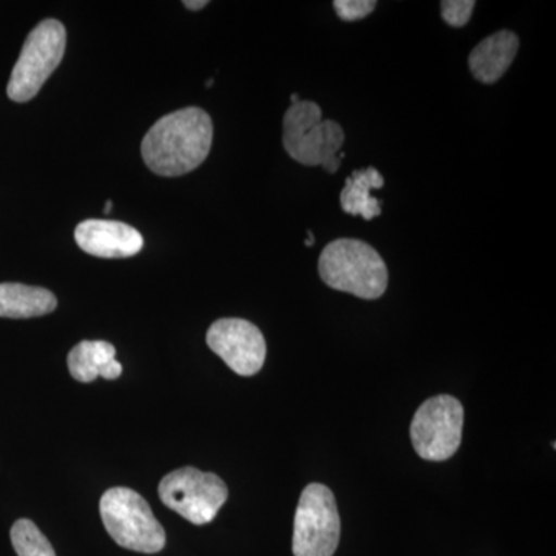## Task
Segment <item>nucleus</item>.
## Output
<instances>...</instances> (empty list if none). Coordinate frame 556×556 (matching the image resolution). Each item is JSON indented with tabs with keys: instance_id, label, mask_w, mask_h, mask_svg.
<instances>
[{
	"instance_id": "obj_16",
	"label": "nucleus",
	"mask_w": 556,
	"mask_h": 556,
	"mask_svg": "<svg viewBox=\"0 0 556 556\" xmlns=\"http://www.w3.org/2000/svg\"><path fill=\"white\" fill-rule=\"evenodd\" d=\"M477 2L473 0H444L441 2L442 20L452 27L460 28L468 24Z\"/></svg>"
},
{
	"instance_id": "obj_6",
	"label": "nucleus",
	"mask_w": 556,
	"mask_h": 556,
	"mask_svg": "<svg viewBox=\"0 0 556 556\" xmlns=\"http://www.w3.org/2000/svg\"><path fill=\"white\" fill-rule=\"evenodd\" d=\"M340 541L336 497L324 484H309L300 496L294 518V556H332Z\"/></svg>"
},
{
	"instance_id": "obj_14",
	"label": "nucleus",
	"mask_w": 556,
	"mask_h": 556,
	"mask_svg": "<svg viewBox=\"0 0 556 556\" xmlns=\"http://www.w3.org/2000/svg\"><path fill=\"white\" fill-rule=\"evenodd\" d=\"M386 179L375 167L353 172L346 178L345 188L340 192V206L348 215L369 219L379 217L382 214V201L371 195L372 189H382Z\"/></svg>"
},
{
	"instance_id": "obj_19",
	"label": "nucleus",
	"mask_w": 556,
	"mask_h": 556,
	"mask_svg": "<svg viewBox=\"0 0 556 556\" xmlns=\"http://www.w3.org/2000/svg\"><path fill=\"white\" fill-rule=\"evenodd\" d=\"M314 241H316V240H314V233L311 232V230H308V239H306V241H305L306 247H308V248L313 247Z\"/></svg>"
},
{
	"instance_id": "obj_18",
	"label": "nucleus",
	"mask_w": 556,
	"mask_h": 556,
	"mask_svg": "<svg viewBox=\"0 0 556 556\" xmlns=\"http://www.w3.org/2000/svg\"><path fill=\"white\" fill-rule=\"evenodd\" d=\"M182 5L190 11H200L207 7L208 2L207 0H186V2H182Z\"/></svg>"
},
{
	"instance_id": "obj_20",
	"label": "nucleus",
	"mask_w": 556,
	"mask_h": 556,
	"mask_svg": "<svg viewBox=\"0 0 556 556\" xmlns=\"http://www.w3.org/2000/svg\"><path fill=\"white\" fill-rule=\"evenodd\" d=\"M112 206H113V203L112 201H108V203H105V207H104V212L105 214H109L110 211H112Z\"/></svg>"
},
{
	"instance_id": "obj_2",
	"label": "nucleus",
	"mask_w": 556,
	"mask_h": 556,
	"mask_svg": "<svg viewBox=\"0 0 556 556\" xmlns=\"http://www.w3.org/2000/svg\"><path fill=\"white\" fill-rule=\"evenodd\" d=\"M318 274L329 288L358 299L382 298L388 287L386 262L375 248L361 240L331 241L318 258Z\"/></svg>"
},
{
	"instance_id": "obj_17",
	"label": "nucleus",
	"mask_w": 556,
	"mask_h": 556,
	"mask_svg": "<svg viewBox=\"0 0 556 556\" xmlns=\"http://www.w3.org/2000/svg\"><path fill=\"white\" fill-rule=\"evenodd\" d=\"M332 5H334L340 20L354 22L369 16L376 10L378 3L375 0H336Z\"/></svg>"
},
{
	"instance_id": "obj_8",
	"label": "nucleus",
	"mask_w": 556,
	"mask_h": 556,
	"mask_svg": "<svg viewBox=\"0 0 556 556\" xmlns=\"http://www.w3.org/2000/svg\"><path fill=\"white\" fill-rule=\"evenodd\" d=\"M463 428L464 408L456 397L441 394L428 399L413 417V447L422 459H448L459 448Z\"/></svg>"
},
{
	"instance_id": "obj_7",
	"label": "nucleus",
	"mask_w": 556,
	"mask_h": 556,
	"mask_svg": "<svg viewBox=\"0 0 556 556\" xmlns=\"http://www.w3.org/2000/svg\"><path fill=\"white\" fill-rule=\"evenodd\" d=\"M159 493L164 506L195 526L214 521L229 496L222 478L193 467L179 468L164 477Z\"/></svg>"
},
{
	"instance_id": "obj_21",
	"label": "nucleus",
	"mask_w": 556,
	"mask_h": 556,
	"mask_svg": "<svg viewBox=\"0 0 556 556\" xmlns=\"http://www.w3.org/2000/svg\"><path fill=\"white\" fill-rule=\"evenodd\" d=\"M299 101V94H291V104H298Z\"/></svg>"
},
{
	"instance_id": "obj_13",
	"label": "nucleus",
	"mask_w": 556,
	"mask_h": 556,
	"mask_svg": "<svg viewBox=\"0 0 556 556\" xmlns=\"http://www.w3.org/2000/svg\"><path fill=\"white\" fill-rule=\"evenodd\" d=\"M58 300L49 289L22 283H0V317L31 318L56 309Z\"/></svg>"
},
{
	"instance_id": "obj_12",
	"label": "nucleus",
	"mask_w": 556,
	"mask_h": 556,
	"mask_svg": "<svg viewBox=\"0 0 556 556\" xmlns=\"http://www.w3.org/2000/svg\"><path fill=\"white\" fill-rule=\"evenodd\" d=\"M67 362L70 375L78 382H93L100 376L113 380L123 375L115 346L104 340H84L70 351Z\"/></svg>"
},
{
	"instance_id": "obj_10",
	"label": "nucleus",
	"mask_w": 556,
	"mask_h": 556,
	"mask_svg": "<svg viewBox=\"0 0 556 556\" xmlns=\"http://www.w3.org/2000/svg\"><path fill=\"white\" fill-rule=\"evenodd\" d=\"M75 240L87 254L101 258H127L144 247L139 230L112 219H86L75 229Z\"/></svg>"
},
{
	"instance_id": "obj_9",
	"label": "nucleus",
	"mask_w": 556,
	"mask_h": 556,
	"mask_svg": "<svg viewBox=\"0 0 556 556\" xmlns=\"http://www.w3.org/2000/svg\"><path fill=\"white\" fill-rule=\"evenodd\" d=\"M207 345L237 375H257L266 361L262 331L244 318H219L208 328Z\"/></svg>"
},
{
	"instance_id": "obj_1",
	"label": "nucleus",
	"mask_w": 556,
	"mask_h": 556,
	"mask_svg": "<svg viewBox=\"0 0 556 556\" xmlns=\"http://www.w3.org/2000/svg\"><path fill=\"white\" fill-rule=\"evenodd\" d=\"M214 139L211 116L200 108H186L163 116L142 139L146 166L161 177H179L206 161Z\"/></svg>"
},
{
	"instance_id": "obj_4",
	"label": "nucleus",
	"mask_w": 556,
	"mask_h": 556,
	"mask_svg": "<svg viewBox=\"0 0 556 556\" xmlns=\"http://www.w3.org/2000/svg\"><path fill=\"white\" fill-rule=\"evenodd\" d=\"M102 522L118 546L141 554H159L166 546V532L148 501L126 486L110 489L101 497Z\"/></svg>"
},
{
	"instance_id": "obj_3",
	"label": "nucleus",
	"mask_w": 556,
	"mask_h": 556,
	"mask_svg": "<svg viewBox=\"0 0 556 556\" xmlns=\"http://www.w3.org/2000/svg\"><path fill=\"white\" fill-rule=\"evenodd\" d=\"M345 131L336 121L324 119L320 105L313 101L291 104L283 118V146L288 155L303 166L324 167L336 174L343 160L339 152Z\"/></svg>"
},
{
	"instance_id": "obj_15",
	"label": "nucleus",
	"mask_w": 556,
	"mask_h": 556,
	"mask_svg": "<svg viewBox=\"0 0 556 556\" xmlns=\"http://www.w3.org/2000/svg\"><path fill=\"white\" fill-rule=\"evenodd\" d=\"M11 543L20 556H56L50 541L30 519H20L11 527Z\"/></svg>"
},
{
	"instance_id": "obj_5",
	"label": "nucleus",
	"mask_w": 556,
	"mask_h": 556,
	"mask_svg": "<svg viewBox=\"0 0 556 556\" xmlns=\"http://www.w3.org/2000/svg\"><path fill=\"white\" fill-rule=\"evenodd\" d=\"M67 43V31L56 20L40 22L22 47L7 94L11 101L28 102L39 93L47 79L60 67Z\"/></svg>"
},
{
	"instance_id": "obj_11",
	"label": "nucleus",
	"mask_w": 556,
	"mask_h": 556,
	"mask_svg": "<svg viewBox=\"0 0 556 556\" xmlns=\"http://www.w3.org/2000/svg\"><path fill=\"white\" fill-rule=\"evenodd\" d=\"M519 50L514 31L501 30L478 43L468 56L471 75L482 84H495L506 75Z\"/></svg>"
}]
</instances>
